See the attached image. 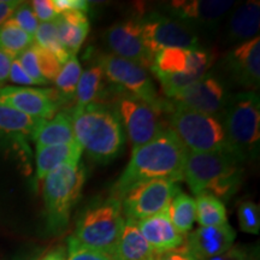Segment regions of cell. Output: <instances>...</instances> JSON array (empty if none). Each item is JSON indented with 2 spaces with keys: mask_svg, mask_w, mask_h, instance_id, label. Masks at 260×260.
<instances>
[{
  "mask_svg": "<svg viewBox=\"0 0 260 260\" xmlns=\"http://www.w3.org/2000/svg\"><path fill=\"white\" fill-rule=\"evenodd\" d=\"M188 151L171 129H164L147 144L133 148L125 170L112 188V198L121 200L135 184L151 180L176 183L183 178Z\"/></svg>",
  "mask_w": 260,
  "mask_h": 260,
  "instance_id": "1",
  "label": "cell"
},
{
  "mask_svg": "<svg viewBox=\"0 0 260 260\" xmlns=\"http://www.w3.org/2000/svg\"><path fill=\"white\" fill-rule=\"evenodd\" d=\"M70 117L75 140L94 161L106 164L118 157L124 132L116 111L95 103L76 106Z\"/></svg>",
  "mask_w": 260,
  "mask_h": 260,
  "instance_id": "2",
  "label": "cell"
},
{
  "mask_svg": "<svg viewBox=\"0 0 260 260\" xmlns=\"http://www.w3.org/2000/svg\"><path fill=\"white\" fill-rule=\"evenodd\" d=\"M241 162V159L228 152H188L183 178L194 195L207 191L217 199L228 200L242 182Z\"/></svg>",
  "mask_w": 260,
  "mask_h": 260,
  "instance_id": "3",
  "label": "cell"
},
{
  "mask_svg": "<svg viewBox=\"0 0 260 260\" xmlns=\"http://www.w3.org/2000/svg\"><path fill=\"white\" fill-rule=\"evenodd\" d=\"M234 154L245 161L256 158L260 142V100L255 92L229 95L219 117Z\"/></svg>",
  "mask_w": 260,
  "mask_h": 260,
  "instance_id": "4",
  "label": "cell"
},
{
  "mask_svg": "<svg viewBox=\"0 0 260 260\" xmlns=\"http://www.w3.org/2000/svg\"><path fill=\"white\" fill-rule=\"evenodd\" d=\"M86 177L83 164L77 162L57 168L44 178L42 194L51 230L57 232L67 226L71 210L82 193Z\"/></svg>",
  "mask_w": 260,
  "mask_h": 260,
  "instance_id": "5",
  "label": "cell"
},
{
  "mask_svg": "<svg viewBox=\"0 0 260 260\" xmlns=\"http://www.w3.org/2000/svg\"><path fill=\"white\" fill-rule=\"evenodd\" d=\"M170 126L188 152H228L234 154L222 123L217 117L174 106Z\"/></svg>",
  "mask_w": 260,
  "mask_h": 260,
  "instance_id": "6",
  "label": "cell"
},
{
  "mask_svg": "<svg viewBox=\"0 0 260 260\" xmlns=\"http://www.w3.org/2000/svg\"><path fill=\"white\" fill-rule=\"evenodd\" d=\"M124 222L121 200L109 198L84 211L71 236L81 245L115 256Z\"/></svg>",
  "mask_w": 260,
  "mask_h": 260,
  "instance_id": "7",
  "label": "cell"
},
{
  "mask_svg": "<svg viewBox=\"0 0 260 260\" xmlns=\"http://www.w3.org/2000/svg\"><path fill=\"white\" fill-rule=\"evenodd\" d=\"M159 110L129 93H121L116 99V113L133 148L147 144L162 132Z\"/></svg>",
  "mask_w": 260,
  "mask_h": 260,
  "instance_id": "8",
  "label": "cell"
},
{
  "mask_svg": "<svg viewBox=\"0 0 260 260\" xmlns=\"http://www.w3.org/2000/svg\"><path fill=\"white\" fill-rule=\"evenodd\" d=\"M98 64L103 69L104 76H106L110 82L122 87L129 94L148 103L159 111L162 109V104L158 99L154 84L144 67L112 53L100 56Z\"/></svg>",
  "mask_w": 260,
  "mask_h": 260,
  "instance_id": "9",
  "label": "cell"
},
{
  "mask_svg": "<svg viewBox=\"0 0 260 260\" xmlns=\"http://www.w3.org/2000/svg\"><path fill=\"white\" fill-rule=\"evenodd\" d=\"M176 183L169 180H151L132 187L122 198V209L126 219L142 220L165 209L176 193Z\"/></svg>",
  "mask_w": 260,
  "mask_h": 260,
  "instance_id": "10",
  "label": "cell"
},
{
  "mask_svg": "<svg viewBox=\"0 0 260 260\" xmlns=\"http://www.w3.org/2000/svg\"><path fill=\"white\" fill-rule=\"evenodd\" d=\"M144 45L154 58L158 52L167 48L198 47V39L190 27L165 16L152 15L140 21Z\"/></svg>",
  "mask_w": 260,
  "mask_h": 260,
  "instance_id": "11",
  "label": "cell"
},
{
  "mask_svg": "<svg viewBox=\"0 0 260 260\" xmlns=\"http://www.w3.org/2000/svg\"><path fill=\"white\" fill-rule=\"evenodd\" d=\"M229 95L214 75L205 74L197 82L172 98V105L219 118Z\"/></svg>",
  "mask_w": 260,
  "mask_h": 260,
  "instance_id": "12",
  "label": "cell"
},
{
  "mask_svg": "<svg viewBox=\"0 0 260 260\" xmlns=\"http://www.w3.org/2000/svg\"><path fill=\"white\" fill-rule=\"evenodd\" d=\"M223 64L234 83L255 92L260 86V38L237 45L226 54Z\"/></svg>",
  "mask_w": 260,
  "mask_h": 260,
  "instance_id": "13",
  "label": "cell"
},
{
  "mask_svg": "<svg viewBox=\"0 0 260 260\" xmlns=\"http://www.w3.org/2000/svg\"><path fill=\"white\" fill-rule=\"evenodd\" d=\"M211 64L212 56L199 47L167 48L155 54L151 69L153 74H183L203 77Z\"/></svg>",
  "mask_w": 260,
  "mask_h": 260,
  "instance_id": "14",
  "label": "cell"
},
{
  "mask_svg": "<svg viewBox=\"0 0 260 260\" xmlns=\"http://www.w3.org/2000/svg\"><path fill=\"white\" fill-rule=\"evenodd\" d=\"M105 42L115 56L146 68H151L153 57L146 50L141 35L140 21L121 22L112 25L105 32Z\"/></svg>",
  "mask_w": 260,
  "mask_h": 260,
  "instance_id": "15",
  "label": "cell"
},
{
  "mask_svg": "<svg viewBox=\"0 0 260 260\" xmlns=\"http://www.w3.org/2000/svg\"><path fill=\"white\" fill-rule=\"evenodd\" d=\"M0 105H6L39 119L53 118L58 104L52 90L9 86L0 88Z\"/></svg>",
  "mask_w": 260,
  "mask_h": 260,
  "instance_id": "16",
  "label": "cell"
},
{
  "mask_svg": "<svg viewBox=\"0 0 260 260\" xmlns=\"http://www.w3.org/2000/svg\"><path fill=\"white\" fill-rule=\"evenodd\" d=\"M235 237V230L228 223L217 226H201L187 236L183 247L198 260H210L232 248Z\"/></svg>",
  "mask_w": 260,
  "mask_h": 260,
  "instance_id": "17",
  "label": "cell"
},
{
  "mask_svg": "<svg viewBox=\"0 0 260 260\" xmlns=\"http://www.w3.org/2000/svg\"><path fill=\"white\" fill-rule=\"evenodd\" d=\"M136 223L142 236L157 254L172 251L183 245L184 235L174 226L168 209Z\"/></svg>",
  "mask_w": 260,
  "mask_h": 260,
  "instance_id": "18",
  "label": "cell"
},
{
  "mask_svg": "<svg viewBox=\"0 0 260 260\" xmlns=\"http://www.w3.org/2000/svg\"><path fill=\"white\" fill-rule=\"evenodd\" d=\"M234 5L235 2L229 0H180L170 3V8L178 18L205 27L218 24Z\"/></svg>",
  "mask_w": 260,
  "mask_h": 260,
  "instance_id": "19",
  "label": "cell"
},
{
  "mask_svg": "<svg viewBox=\"0 0 260 260\" xmlns=\"http://www.w3.org/2000/svg\"><path fill=\"white\" fill-rule=\"evenodd\" d=\"M260 27V3L255 0L237 6L228 22L226 37L230 42L242 44L255 38Z\"/></svg>",
  "mask_w": 260,
  "mask_h": 260,
  "instance_id": "20",
  "label": "cell"
},
{
  "mask_svg": "<svg viewBox=\"0 0 260 260\" xmlns=\"http://www.w3.org/2000/svg\"><path fill=\"white\" fill-rule=\"evenodd\" d=\"M59 41L69 56H76L89 32V19L81 11L60 14L56 19Z\"/></svg>",
  "mask_w": 260,
  "mask_h": 260,
  "instance_id": "21",
  "label": "cell"
},
{
  "mask_svg": "<svg viewBox=\"0 0 260 260\" xmlns=\"http://www.w3.org/2000/svg\"><path fill=\"white\" fill-rule=\"evenodd\" d=\"M77 142L37 148V176L44 180L50 172L67 164H77L82 155Z\"/></svg>",
  "mask_w": 260,
  "mask_h": 260,
  "instance_id": "22",
  "label": "cell"
},
{
  "mask_svg": "<svg viewBox=\"0 0 260 260\" xmlns=\"http://www.w3.org/2000/svg\"><path fill=\"white\" fill-rule=\"evenodd\" d=\"M155 253L140 232L135 220L126 219L116 247L117 260H154Z\"/></svg>",
  "mask_w": 260,
  "mask_h": 260,
  "instance_id": "23",
  "label": "cell"
},
{
  "mask_svg": "<svg viewBox=\"0 0 260 260\" xmlns=\"http://www.w3.org/2000/svg\"><path fill=\"white\" fill-rule=\"evenodd\" d=\"M37 148L76 142L70 113L59 112L53 118L42 121L32 134Z\"/></svg>",
  "mask_w": 260,
  "mask_h": 260,
  "instance_id": "24",
  "label": "cell"
},
{
  "mask_svg": "<svg viewBox=\"0 0 260 260\" xmlns=\"http://www.w3.org/2000/svg\"><path fill=\"white\" fill-rule=\"evenodd\" d=\"M168 212L174 226L182 235H187L197 220L194 199L188 194L183 193L180 188L172 197L170 204H169Z\"/></svg>",
  "mask_w": 260,
  "mask_h": 260,
  "instance_id": "25",
  "label": "cell"
},
{
  "mask_svg": "<svg viewBox=\"0 0 260 260\" xmlns=\"http://www.w3.org/2000/svg\"><path fill=\"white\" fill-rule=\"evenodd\" d=\"M194 201L197 220L201 226H217L228 223L225 206L214 195L204 191L195 195Z\"/></svg>",
  "mask_w": 260,
  "mask_h": 260,
  "instance_id": "26",
  "label": "cell"
},
{
  "mask_svg": "<svg viewBox=\"0 0 260 260\" xmlns=\"http://www.w3.org/2000/svg\"><path fill=\"white\" fill-rule=\"evenodd\" d=\"M45 119L30 117L6 105H0V133L31 135Z\"/></svg>",
  "mask_w": 260,
  "mask_h": 260,
  "instance_id": "27",
  "label": "cell"
},
{
  "mask_svg": "<svg viewBox=\"0 0 260 260\" xmlns=\"http://www.w3.org/2000/svg\"><path fill=\"white\" fill-rule=\"evenodd\" d=\"M103 77L104 73L99 64L92 65L81 74L76 93H75L77 106L95 104L98 98L103 92Z\"/></svg>",
  "mask_w": 260,
  "mask_h": 260,
  "instance_id": "28",
  "label": "cell"
},
{
  "mask_svg": "<svg viewBox=\"0 0 260 260\" xmlns=\"http://www.w3.org/2000/svg\"><path fill=\"white\" fill-rule=\"evenodd\" d=\"M34 44V37L22 30L11 21L0 27V50L16 58Z\"/></svg>",
  "mask_w": 260,
  "mask_h": 260,
  "instance_id": "29",
  "label": "cell"
},
{
  "mask_svg": "<svg viewBox=\"0 0 260 260\" xmlns=\"http://www.w3.org/2000/svg\"><path fill=\"white\" fill-rule=\"evenodd\" d=\"M81 74H82V68H81L80 60L76 56H70L69 59L61 65L59 74L54 80L61 96L65 99L75 98Z\"/></svg>",
  "mask_w": 260,
  "mask_h": 260,
  "instance_id": "30",
  "label": "cell"
},
{
  "mask_svg": "<svg viewBox=\"0 0 260 260\" xmlns=\"http://www.w3.org/2000/svg\"><path fill=\"white\" fill-rule=\"evenodd\" d=\"M34 44L53 53L61 64L69 59V53L61 46L59 38H58L56 22H46V23L39 24L34 34Z\"/></svg>",
  "mask_w": 260,
  "mask_h": 260,
  "instance_id": "31",
  "label": "cell"
},
{
  "mask_svg": "<svg viewBox=\"0 0 260 260\" xmlns=\"http://www.w3.org/2000/svg\"><path fill=\"white\" fill-rule=\"evenodd\" d=\"M239 224L243 233L256 235L260 230V210L253 201H242L239 205Z\"/></svg>",
  "mask_w": 260,
  "mask_h": 260,
  "instance_id": "32",
  "label": "cell"
},
{
  "mask_svg": "<svg viewBox=\"0 0 260 260\" xmlns=\"http://www.w3.org/2000/svg\"><path fill=\"white\" fill-rule=\"evenodd\" d=\"M32 48H34L35 54H37V59L39 64V69H40V73L45 80L47 82L50 81L56 80L57 75L59 74L61 64L58 58L54 56L53 53H51L50 51L45 50L38 45L32 44Z\"/></svg>",
  "mask_w": 260,
  "mask_h": 260,
  "instance_id": "33",
  "label": "cell"
},
{
  "mask_svg": "<svg viewBox=\"0 0 260 260\" xmlns=\"http://www.w3.org/2000/svg\"><path fill=\"white\" fill-rule=\"evenodd\" d=\"M9 21H11L12 23H15L18 28H21L22 30L28 32L29 35L34 37L35 31L39 27V21L35 16L34 11H32L31 5L29 3H22L17 8L15 9V11L12 12V15L10 16Z\"/></svg>",
  "mask_w": 260,
  "mask_h": 260,
  "instance_id": "34",
  "label": "cell"
},
{
  "mask_svg": "<svg viewBox=\"0 0 260 260\" xmlns=\"http://www.w3.org/2000/svg\"><path fill=\"white\" fill-rule=\"evenodd\" d=\"M67 260H117L109 253L98 251L81 245L73 236L68 240V256Z\"/></svg>",
  "mask_w": 260,
  "mask_h": 260,
  "instance_id": "35",
  "label": "cell"
},
{
  "mask_svg": "<svg viewBox=\"0 0 260 260\" xmlns=\"http://www.w3.org/2000/svg\"><path fill=\"white\" fill-rule=\"evenodd\" d=\"M19 61V64L22 65L23 70L27 73V75L30 79L34 81L35 84H47L48 82L42 77L40 73V69H39V64L37 59V54H35L34 48H32V45L27 50L19 53L17 57H16Z\"/></svg>",
  "mask_w": 260,
  "mask_h": 260,
  "instance_id": "36",
  "label": "cell"
},
{
  "mask_svg": "<svg viewBox=\"0 0 260 260\" xmlns=\"http://www.w3.org/2000/svg\"><path fill=\"white\" fill-rule=\"evenodd\" d=\"M32 11L37 16L39 23H46V22H54L59 14L56 11L52 0H34L30 3Z\"/></svg>",
  "mask_w": 260,
  "mask_h": 260,
  "instance_id": "37",
  "label": "cell"
},
{
  "mask_svg": "<svg viewBox=\"0 0 260 260\" xmlns=\"http://www.w3.org/2000/svg\"><path fill=\"white\" fill-rule=\"evenodd\" d=\"M52 4L59 15L69 11H81L87 14L89 9V3L86 0H52Z\"/></svg>",
  "mask_w": 260,
  "mask_h": 260,
  "instance_id": "38",
  "label": "cell"
},
{
  "mask_svg": "<svg viewBox=\"0 0 260 260\" xmlns=\"http://www.w3.org/2000/svg\"><path fill=\"white\" fill-rule=\"evenodd\" d=\"M9 79L14 83L22 84V86H32V84H35L34 81H32L30 77L28 76L27 73L23 70V68L19 64L17 58H14L11 67H10Z\"/></svg>",
  "mask_w": 260,
  "mask_h": 260,
  "instance_id": "39",
  "label": "cell"
},
{
  "mask_svg": "<svg viewBox=\"0 0 260 260\" xmlns=\"http://www.w3.org/2000/svg\"><path fill=\"white\" fill-rule=\"evenodd\" d=\"M210 260H254V259H253V255L247 251L246 248H242V247H232V248L228 249L226 252H224L223 254L214 256V258Z\"/></svg>",
  "mask_w": 260,
  "mask_h": 260,
  "instance_id": "40",
  "label": "cell"
},
{
  "mask_svg": "<svg viewBox=\"0 0 260 260\" xmlns=\"http://www.w3.org/2000/svg\"><path fill=\"white\" fill-rule=\"evenodd\" d=\"M154 260H198L187 251L184 247H178L176 249H172V251L165 252V253H159L155 255Z\"/></svg>",
  "mask_w": 260,
  "mask_h": 260,
  "instance_id": "41",
  "label": "cell"
},
{
  "mask_svg": "<svg viewBox=\"0 0 260 260\" xmlns=\"http://www.w3.org/2000/svg\"><path fill=\"white\" fill-rule=\"evenodd\" d=\"M19 4L21 2L17 0H0V27L8 21Z\"/></svg>",
  "mask_w": 260,
  "mask_h": 260,
  "instance_id": "42",
  "label": "cell"
},
{
  "mask_svg": "<svg viewBox=\"0 0 260 260\" xmlns=\"http://www.w3.org/2000/svg\"><path fill=\"white\" fill-rule=\"evenodd\" d=\"M12 60H14V57L0 50V84H3L9 79L10 67H11Z\"/></svg>",
  "mask_w": 260,
  "mask_h": 260,
  "instance_id": "43",
  "label": "cell"
},
{
  "mask_svg": "<svg viewBox=\"0 0 260 260\" xmlns=\"http://www.w3.org/2000/svg\"><path fill=\"white\" fill-rule=\"evenodd\" d=\"M41 260H67V254H65L64 248L59 247V248L54 249V251L45 255Z\"/></svg>",
  "mask_w": 260,
  "mask_h": 260,
  "instance_id": "44",
  "label": "cell"
}]
</instances>
